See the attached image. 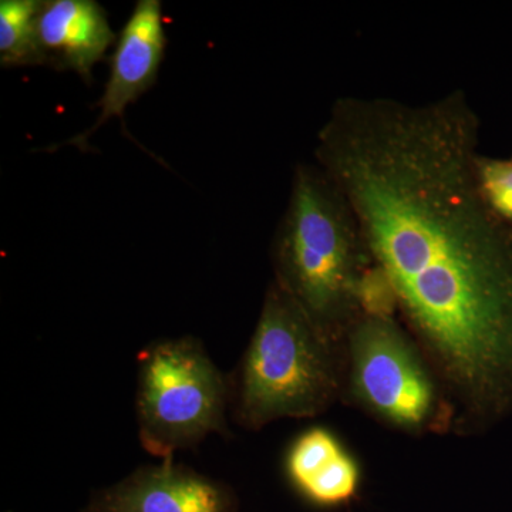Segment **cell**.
<instances>
[{"mask_svg":"<svg viewBox=\"0 0 512 512\" xmlns=\"http://www.w3.org/2000/svg\"><path fill=\"white\" fill-rule=\"evenodd\" d=\"M43 0H2L0 2V66H46L39 42L37 18Z\"/></svg>","mask_w":512,"mask_h":512,"instance_id":"obj_10","label":"cell"},{"mask_svg":"<svg viewBox=\"0 0 512 512\" xmlns=\"http://www.w3.org/2000/svg\"><path fill=\"white\" fill-rule=\"evenodd\" d=\"M478 136L460 90L421 104L340 97L315 148L393 286L403 328L447 365L512 338V225L481 191Z\"/></svg>","mask_w":512,"mask_h":512,"instance_id":"obj_1","label":"cell"},{"mask_svg":"<svg viewBox=\"0 0 512 512\" xmlns=\"http://www.w3.org/2000/svg\"><path fill=\"white\" fill-rule=\"evenodd\" d=\"M340 403L407 436H447L453 413L429 363L396 318L360 315L339 348Z\"/></svg>","mask_w":512,"mask_h":512,"instance_id":"obj_4","label":"cell"},{"mask_svg":"<svg viewBox=\"0 0 512 512\" xmlns=\"http://www.w3.org/2000/svg\"><path fill=\"white\" fill-rule=\"evenodd\" d=\"M284 470L292 490L318 510L349 508L362 493L359 461L326 427H311L292 441Z\"/></svg>","mask_w":512,"mask_h":512,"instance_id":"obj_8","label":"cell"},{"mask_svg":"<svg viewBox=\"0 0 512 512\" xmlns=\"http://www.w3.org/2000/svg\"><path fill=\"white\" fill-rule=\"evenodd\" d=\"M272 265L276 284L339 349L362 315L357 291L373 262L348 202L318 165L296 167Z\"/></svg>","mask_w":512,"mask_h":512,"instance_id":"obj_2","label":"cell"},{"mask_svg":"<svg viewBox=\"0 0 512 512\" xmlns=\"http://www.w3.org/2000/svg\"><path fill=\"white\" fill-rule=\"evenodd\" d=\"M229 382L231 414L242 429L258 431L276 420L312 419L340 403L339 349L272 281Z\"/></svg>","mask_w":512,"mask_h":512,"instance_id":"obj_3","label":"cell"},{"mask_svg":"<svg viewBox=\"0 0 512 512\" xmlns=\"http://www.w3.org/2000/svg\"><path fill=\"white\" fill-rule=\"evenodd\" d=\"M238 508L231 485L163 460L94 491L83 512H238Z\"/></svg>","mask_w":512,"mask_h":512,"instance_id":"obj_6","label":"cell"},{"mask_svg":"<svg viewBox=\"0 0 512 512\" xmlns=\"http://www.w3.org/2000/svg\"><path fill=\"white\" fill-rule=\"evenodd\" d=\"M167 49L163 5L160 0H138L117 36L110 74L97 101L99 117L92 127L69 143L86 151L87 141L104 124L124 119V113L157 82Z\"/></svg>","mask_w":512,"mask_h":512,"instance_id":"obj_7","label":"cell"},{"mask_svg":"<svg viewBox=\"0 0 512 512\" xmlns=\"http://www.w3.org/2000/svg\"><path fill=\"white\" fill-rule=\"evenodd\" d=\"M136 413L141 447L161 460L227 436L231 382L192 336L158 340L137 357Z\"/></svg>","mask_w":512,"mask_h":512,"instance_id":"obj_5","label":"cell"},{"mask_svg":"<svg viewBox=\"0 0 512 512\" xmlns=\"http://www.w3.org/2000/svg\"><path fill=\"white\" fill-rule=\"evenodd\" d=\"M37 33L46 66L73 72L86 83L117 42L106 9L96 0H43Z\"/></svg>","mask_w":512,"mask_h":512,"instance_id":"obj_9","label":"cell"}]
</instances>
